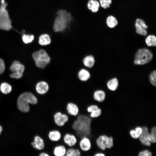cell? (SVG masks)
<instances>
[{
	"label": "cell",
	"mask_w": 156,
	"mask_h": 156,
	"mask_svg": "<svg viewBox=\"0 0 156 156\" xmlns=\"http://www.w3.org/2000/svg\"><path fill=\"white\" fill-rule=\"evenodd\" d=\"M99 3L96 0H90L88 1V8L94 13L96 12L99 10L100 6Z\"/></svg>",
	"instance_id": "20"
},
{
	"label": "cell",
	"mask_w": 156,
	"mask_h": 156,
	"mask_svg": "<svg viewBox=\"0 0 156 156\" xmlns=\"http://www.w3.org/2000/svg\"><path fill=\"white\" fill-rule=\"evenodd\" d=\"M2 127L1 125H0V134H1V133L2 131Z\"/></svg>",
	"instance_id": "41"
},
{
	"label": "cell",
	"mask_w": 156,
	"mask_h": 156,
	"mask_svg": "<svg viewBox=\"0 0 156 156\" xmlns=\"http://www.w3.org/2000/svg\"><path fill=\"white\" fill-rule=\"evenodd\" d=\"M106 23L109 28H113L117 25L118 21L115 17L111 15L108 16L107 18Z\"/></svg>",
	"instance_id": "22"
},
{
	"label": "cell",
	"mask_w": 156,
	"mask_h": 156,
	"mask_svg": "<svg viewBox=\"0 0 156 156\" xmlns=\"http://www.w3.org/2000/svg\"><path fill=\"white\" fill-rule=\"evenodd\" d=\"M118 82L116 78L109 80L107 82V85L108 89L111 91H116L118 86Z\"/></svg>",
	"instance_id": "23"
},
{
	"label": "cell",
	"mask_w": 156,
	"mask_h": 156,
	"mask_svg": "<svg viewBox=\"0 0 156 156\" xmlns=\"http://www.w3.org/2000/svg\"><path fill=\"white\" fill-rule=\"evenodd\" d=\"M31 144L34 148L39 151H43L45 146L44 139L39 135L35 136L34 141Z\"/></svg>",
	"instance_id": "16"
},
{
	"label": "cell",
	"mask_w": 156,
	"mask_h": 156,
	"mask_svg": "<svg viewBox=\"0 0 156 156\" xmlns=\"http://www.w3.org/2000/svg\"><path fill=\"white\" fill-rule=\"evenodd\" d=\"M97 148L104 153L107 150L111 148L114 145V139L112 136H108L105 135L99 136L95 140Z\"/></svg>",
	"instance_id": "7"
},
{
	"label": "cell",
	"mask_w": 156,
	"mask_h": 156,
	"mask_svg": "<svg viewBox=\"0 0 156 156\" xmlns=\"http://www.w3.org/2000/svg\"><path fill=\"white\" fill-rule=\"evenodd\" d=\"M92 147V142L90 138L85 136L81 138L78 142L75 148H79L81 152V156H85L86 154L89 151Z\"/></svg>",
	"instance_id": "9"
},
{
	"label": "cell",
	"mask_w": 156,
	"mask_h": 156,
	"mask_svg": "<svg viewBox=\"0 0 156 156\" xmlns=\"http://www.w3.org/2000/svg\"><path fill=\"white\" fill-rule=\"evenodd\" d=\"M106 94L105 91L102 90H97L94 91L92 95L94 100L99 103H101L105 100Z\"/></svg>",
	"instance_id": "19"
},
{
	"label": "cell",
	"mask_w": 156,
	"mask_h": 156,
	"mask_svg": "<svg viewBox=\"0 0 156 156\" xmlns=\"http://www.w3.org/2000/svg\"><path fill=\"white\" fill-rule=\"evenodd\" d=\"M84 65L86 67L91 68L94 64L95 60L94 57L91 55L86 56L83 61Z\"/></svg>",
	"instance_id": "25"
},
{
	"label": "cell",
	"mask_w": 156,
	"mask_h": 156,
	"mask_svg": "<svg viewBox=\"0 0 156 156\" xmlns=\"http://www.w3.org/2000/svg\"><path fill=\"white\" fill-rule=\"evenodd\" d=\"M5 66L4 61L0 58V75L2 74L5 71Z\"/></svg>",
	"instance_id": "37"
},
{
	"label": "cell",
	"mask_w": 156,
	"mask_h": 156,
	"mask_svg": "<svg viewBox=\"0 0 156 156\" xmlns=\"http://www.w3.org/2000/svg\"><path fill=\"white\" fill-rule=\"evenodd\" d=\"M81 152L78 148L69 147L67 148L65 156H81Z\"/></svg>",
	"instance_id": "21"
},
{
	"label": "cell",
	"mask_w": 156,
	"mask_h": 156,
	"mask_svg": "<svg viewBox=\"0 0 156 156\" xmlns=\"http://www.w3.org/2000/svg\"><path fill=\"white\" fill-rule=\"evenodd\" d=\"M36 89L37 92L41 95H44L47 93L49 90V86L46 82L41 81L36 85Z\"/></svg>",
	"instance_id": "18"
},
{
	"label": "cell",
	"mask_w": 156,
	"mask_h": 156,
	"mask_svg": "<svg viewBox=\"0 0 156 156\" xmlns=\"http://www.w3.org/2000/svg\"><path fill=\"white\" fill-rule=\"evenodd\" d=\"M134 129L136 133L140 135L142 133L143 130L142 127L140 126H136L134 128Z\"/></svg>",
	"instance_id": "38"
},
{
	"label": "cell",
	"mask_w": 156,
	"mask_h": 156,
	"mask_svg": "<svg viewBox=\"0 0 156 156\" xmlns=\"http://www.w3.org/2000/svg\"><path fill=\"white\" fill-rule=\"evenodd\" d=\"M150 140L152 144L156 143V126L152 127L150 132Z\"/></svg>",
	"instance_id": "29"
},
{
	"label": "cell",
	"mask_w": 156,
	"mask_h": 156,
	"mask_svg": "<svg viewBox=\"0 0 156 156\" xmlns=\"http://www.w3.org/2000/svg\"><path fill=\"white\" fill-rule=\"evenodd\" d=\"M39 43L42 46H45L49 44L51 42V39L49 36L46 34H42L39 38Z\"/></svg>",
	"instance_id": "26"
},
{
	"label": "cell",
	"mask_w": 156,
	"mask_h": 156,
	"mask_svg": "<svg viewBox=\"0 0 156 156\" xmlns=\"http://www.w3.org/2000/svg\"><path fill=\"white\" fill-rule=\"evenodd\" d=\"M145 42L148 46H155L156 45V36L153 35L148 36L145 39Z\"/></svg>",
	"instance_id": "27"
},
{
	"label": "cell",
	"mask_w": 156,
	"mask_h": 156,
	"mask_svg": "<svg viewBox=\"0 0 156 156\" xmlns=\"http://www.w3.org/2000/svg\"><path fill=\"white\" fill-rule=\"evenodd\" d=\"M92 118L89 116L79 114L73 122L72 128L78 141L81 138H90L91 133V124Z\"/></svg>",
	"instance_id": "1"
},
{
	"label": "cell",
	"mask_w": 156,
	"mask_h": 156,
	"mask_svg": "<svg viewBox=\"0 0 156 156\" xmlns=\"http://www.w3.org/2000/svg\"><path fill=\"white\" fill-rule=\"evenodd\" d=\"M142 132L138 139L142 145L148 148L151 152V146L152 144L150 140V130L148 127L146 126L142 127Z\"/></svg>",
	"instance_id": "12"
},
{
	"label": "cell",
	"mask_w": 156,
	"mask_h": 156,
	"mask_svg": "<svg viewBox=\"0 0 156 156\" xmlns=\"http://www.w3.org/2000/svg\"><path fill=\"white\" fill-rule=\"evenodd\" d=\"M138 156H153L152 153L149 150L145 149L140 151L138 154Z\"/></svg>",
	"instance_id": "34"
},
{
	"label": "cell",
	"mask_w": 156,
	"mask_h": 156,
	"mask_svg": "<svg viewBox=\"0 0 156 156\" xmlns=\"http://www.w3.org/2000/svg\"><path fill=\"white\" fill-rule=\"evenodd\" d=\"M149 80L151 84L154 86L156 85V71H153L150 75Z\"/></svg>",
	"instance_id": "33"
},
{
	"label": "cell",
	"mask_w": 156,
	"mask_h": 156,
	"mask_svg": "<svg viewBox=\"0 0 156 156\" xmlns=\"http://www.w3.org/2000/svg\"><path fill=\"white\" fill-rule=\"evenodd\" d=\"M78 142L77 137L75 135L67 133L62 136L60 144L65 145L67 148L69 147H75Z\"/></svg>",
	"instance_id": "10"
},
{
	"label": "cell",
	"mask_w": 156,
	"mask_h": 156,
	"mask_svg": "<svg viewBox=\"0 0 156 156\" xmlns=\"http://www.w3.org/2000/svg\"><path fill=\"white\" fill-rule=\"evenodd\" d=\"M135 26L137 34L143 36L147 35L148 26L144 20L140 18H137L135 21Z\"/></svg>",
	"instance_id": "13"
},
{
	"label": "cell",
	"mask_w": 156,
	"mask_h": 156,
	"mask_svg": "<svg viewBox=\"0 0 156 156\" xmlns=\"http://www.w3.org/2000/svg\"><path fill=\"white\" fill-rule=\"evenodd\" d=\"M57 16L55 18L53 28L55 32L61 31L66 27L70 22L71 17L70 14L64 10H59L57 13Z\"/></svg>",
	"instance_id": "3"
},
{
	"label": "cell",
	"mask_w": 156,
	"mask_h": 156,
	"mask_svg": "<svg viewBox=\"0 0 156 156\" xmlns=\"http://www.w3.org/2000/svg\"><path fill=\"white\" fill-rule=\"evenodd\" d=\"M25 69L24 65L18 61H14L10 68V70L12 72L10 75V77L16 79L21 78L23 76Z\"/></svg>",
	"instance_id": "8"
},
{
	"label": "cell",
	"mask_w": 156,
	"mask_h": 156,
	"mask_svg": "<svg viewBox=\"0 0 156 156\" xmlns=\"http://www.w3.org/2000/svg\"><path fill=\"white\" fill-rule=\"evenodd\" d=\"M99 108V106L96 104H91L87 106L86 108V111L88 113L90 114L92 111L97 109Z\"/></svg>",
	"instance_id": "35"
},
{
	"label": "cell",
	"mask_w": 156,
	"mask_h": 156,
	"mask_svg": "<svg viewBox=\"0 0 156 156\" xmlns=\"http://www.w3.org/2000/svg\"><path fill=\"white\" fill-rule=\"evenodd\" d=\"M66 150L67 147L64 144L56 145L53 148V155L55 156H65Z\"/></svg>",
	"instance_id": "17"
},
{
	"label": "cell",
	"mask_w": 156,
	"mask_h": 156,
	"mask_svg": "<svg viewBox=\"0 0 156 156\" xmlns=\"http://www.w3.org/2000/svg\"><path fill=\"white\" fill-rule=\"evenodd\" d=\"M102 113V110L101 108H99L94 110L89 114L90 117L92 118H96L99 117Z\"/></svg>",
	"instance_id": "32"
},
{
	"label": "cell",
	"mask_w": 156,
	"mask_h": 156,
	"mask_svg": "<svg viewBox=\"0 0 156 156\" xmlns=\"http://www.w3.org/2000/svg\"><path fill=\"white\" fill-rule=\"evenodd\" d=\"M153 57V54L150 50L145 48L140 49L135 54L134 63L137 65H144L149 63Z\"/></svg>",
	"instance_id": "5"
},
{
	"label": "cell",
	"mask_w": 156,
	"mask_h": 156,
	"mask_svg": "<svg viewBox=\"0 0 156 156\" xmlns=\"http://www.w3.org/2000/svg\"><path fill=\"white\" fill-rule=\"evenodd\" d=\"M78 77L79 79L82 81H86L90 77V73L87 70L82 69L78 73Z\"/></svg>",
	"instance_id": "24"
},
{
	"label": "cell",
	"mask_w": 156,
	"mask_h": 156,
	"mask_svg": "<svg viewBox=\"0 0 156 156\" xmlns=\"http://www.w3.org/2000/svg\"><path fill=\"white\" fill-rule=\"evenodd\" d=\"M32 57L36 66L40 68H45L50 61L49 56L43 49L34 52L32 54Z\"/></svg>",
	"instance_id": "6"
},
{
	"label": "cell",
	"mask_w": 156,
	"mask_h": 156,
	"mask_svg": "<svg viewBox=\"0 0 156 156\" xmlns=\"http://www.w3.org/2000/svg\"><path fill=\"white\" fill-rule=\"evenodd\" d=\"M38 102L37 98L33 94L30 92H25L19 96L17 100V106L21 112H27L30 109L29 103L36 105Z\"/></svg>",
	"instance_id": "2"
},
{
	"label": "cell",
	"mask_w": 156,
	"mask_h": 156,
	"mask_svg": "<svg viewBox=\"0 0 156 156\" xmlns=\"http://www.w3.org/2000/svg\"><path fill=\"white\" fill-rule=\"evenodd\" d=\"M129 135L131 137L134 139H138L140 135L135 131L134 129L130 130L129 131Z\"/></svg>",
	"instance_id": "36"
},
{
	"label": "cell",
	"mask_w": 156,
	"mask_h": 156,
	"mask_svg": "<svg viewBox=\"0 0 156 156\" xmlns=\"http://www.w3.org/2000/svg\"><path fill=\"white\" fill-rule=\"evenodd\" d=\"M7 3L4 0H1L0 7V29L9 30L12 28L11 21L9 18L8 11L6 9Z\"/></svg>",
	"instance_id": "4"
},
{
	"label": "cell",
	"mask_w": 156,
	"mask_h": 156,
	"mask_svg": "<svg viewBox=\"0 0 156 156\" xmlns=\"http://www.w3.org/2000/svg\"><path fill=\"white\" fill-rule=\"evenodd\" d=\"M34 38L33 35H29L24 34L22 37V40L23 42L26 44L31 42Z\"/></svg>",
	"instance_id": "30"
},
{
	"label": "cell",
	"mask_w": 156,
	"mask_h": 156,
	"mask_svg": "<svg viewBox=\"0 0 156 156\" xmlns=\"http://www.w3.org/2000/svg\"><path fill=\"white\" fill-rule=\"evenodd\" d=\"M62 137L61 132L58 129H54L49 131L47 134V137L49 141L56 145L60 144Z\"/></svg>",
	"instance_id": "14"
},
{
	"label": "cell",
	"mask_w": 156,
	"mask_h": 156,
	"mask_svg": "<svg viewBox=\"0 0 156 156\" xmlns=\"http://www.w3.org/2000/svg\"><path fill=\"white\" fill-rule=\"evenodd\" d=\"M66 109L69 117H76L79 114V109L78 105L72 102H69L67 103Z\"/></svg>",
	"instance_id": "15"
},
{
	"label": "cell",
	"mask_w": 156,
	"mask_h": 156,
	"mask_svg": "<svg viewBox=\"0 0 156 156\" xmlns=\"http://www.w3.org/2000/svg\"><path fill=\"white\" fill-rule=\"evenodd\" d=\"M39 156H50V155L47 153L45 151H42L39 155Z\"/></svg>",
	"instance_id": "40"
},
{
	"label": "cell",
	"mask_w": 156,
	"mask_h": 156,
	"mask_svg": "<svg viewBox=\"0 0 156 156\" xmlns=\"http://www.w3.org/2000/svg\"><path fill=\"white\" fill-rule=\"evenodd\" d=\"M105 154L102 152H98L94 154L93 156H105Z\"/></svg>",
	"instance_id": "39"
},
{
	"label": "cell",
	"mask_w": 156,
	"mask_h": 156,
	"mask_svg": "<svg viewBox=\"0 0 156 156\" xmlns=\"http://www.w3.org/2000/svg\"><path fill=\"white\" fill-rule=\"evenodd\" d=\"M53 119L55 125L57 127H61L64 126L68 121L69 116L67 114L57 111L54 114Z\"/></svg>",
	"instance_id": "11"
},
{
	"label": "cell",
	"mask_w": 156,
	"mask_h": 156,
	"mask_svg": "<svg viewBox=\"0 0 156 156\" xmlns=\"http://www.w3.org/2000/svg\"><path fill=\"white\" fill-rule=\"evenodd\" d=\"M12 88L10 85L6 82L2 83L0 86V90L4 94H8L11 91Z\"/></svg>",
	"instance_id": "28"
},
{
	"label": "cell",
	"mask_w": 156,
	"mask_h": 156,
	"mask_svg": "<svg viewBox=\"0 0 156 156\" xmlns=\"http://www.w3.org/2000/svg\"><path fill=\"white\" fill-rule=\"evenodd\" d=\"M99 3L101 6L104 9L110 7L112 2V0H99Z\"/></svg>",
	"instance_id": "31"
}]
</instances>
